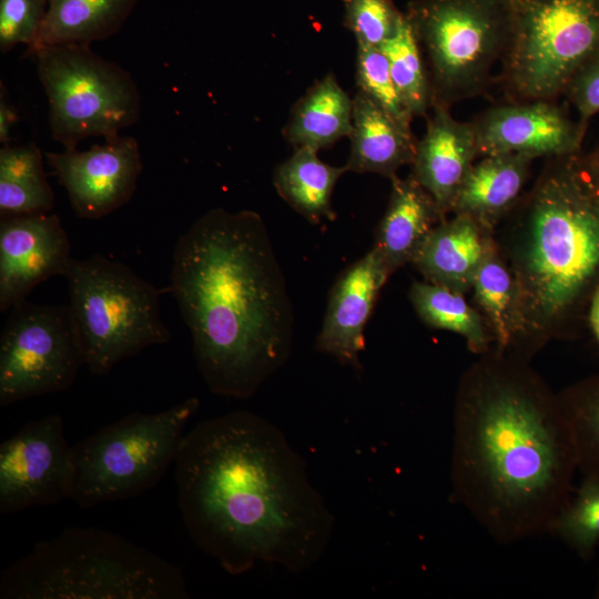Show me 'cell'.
I'll list each match as a JSON object with an SVG mask.
<instances>
[{"label":"cell","instance_id":"1","mask_svg":"<svg viewBox=\"0 0 599 599\" xmlns=\"http://www.w3.org/2000/svg\"><path fill=\"white\" fill-rule=\"evenodd\" d=\"M174 467L184 526L226 572L276 565L297 573L326 552L334 515L305 460L264 417L233 410L197 423Z\"/></svg>","mask_w":599,"mask_h":599},{"label":"cell","instance_id":"2","mask_svg":"<svg viewBox=\"0 0 599 599\" xmlns=\"http://www.w3.org/2000/svg\"><path fill=\"white\" fill-rule=\"evenodd\" d=\"M453 425L454 500L499 544L549 532L578 470L559 397L522 367L488 359L463 382Z\"/></svg>","mask_w":599,"mask_h":599},{"label":"cell","instance_id":"3","mask_svg":"<svg viewBox=\"0 0 599 599\" xmlns=\"http://www.w3.org/2000/svg\"><path fill=\"white\" fill-rule=\"evenodd\" d=\"M170 278L207 388L252 397L287 362L294 328L262 217L248 210L207 211L176 241Z\"/></svg>","mask_w":599,"mask_h":599},{"label":"cell","instance_id":"4","mask_svg":"<svg viewBox=\"0 0 599 599\" xmlns=\"http://www.w3.org/2000/svg\"><path fill=\"white\" fill-rule=\"evenodd\" d=\"M520 334L573 329L599 288V184L577 153L550 158L511 245Z\"/></svg>","mask_w":599,"mask_h":599},{"label":"cell","instance_id":"5","mask_svg":"<svg viewBox=\"0 0 599 599\" xmlns=\"http://www.w3.org/2000/svg\"><path fill=\"white\" fill-rule=\"evenodd\" d=\"M176 566L125 537L68 527L0 577V599H187Z\"/></svg>","mask_w":599,"mask_h":599},{"label":"cell","instance_id":"6","mask_svg":"<svg viewBox=\"0 0 599 599\" xmlns=\"http://www.w3.org/2000/svg\"><path fill=\"white\" fill-rule=\"evenodd\" d=\"M62 276L92 374L105 375L146 347L170 342L159 291L124 264L100 254L71 258Z\"/></svg>","mask_w":599,"mask_h":599},{"label":"cell","instance_id":"7","mask_svg":"<svg viewBox=\"0 0 599 599\" xmlns=\"http://www.w3.org/2000/svg\"><path fill=\"white\" fill-rule=\"evenodd\" d=\"M199 408L200 400L189 397L158 413L134 412L74 444L71 499L89 508L154 487L175 463Z\"/></svg>","mask_w":599,"mask_h":599},{"label":"cell","instance_id":"8","mask_svg":"<svg viewBox=\"0 0 599 599\" xmlns=\"http://www.w3.org/2000/svg\"><path fill=\"white\" fill-rule=\"evenodd\" d=\"M405 14L426 62L432 106L484 91L509 42V0H412Z\"/></svg>","mask_w":599,"mask_h":599},{"label":"cell","instance_id":"9","mask_svg":"<svg viewBox=\"0 0 599 599\" xmlns=\"http://www.w3.org/2000/svg\"><path fill=\"white\" fill-rule=\"evenodd\" d=\"M502 57L515 102L554 101L599 51V0H518Z\"/></svg>","mask_w":599,"mask_h":599},{"label":"cell","instance_id":"10","mask_svg":"<svg viewBox=\"0 0 599 599\" xmlns=\"http://www.w3.org/2000/svg\"><path fill=\"white\" fill-rule=\"evenodd\" d=\"M32 57L48 98L51 135L64 149L90 136H116L138 122L136 83L118 63L83 45L45 47Z\"/></svg>","mask_w":599,"mask_h":599},{"label":"cell","instance_id":"11","mask_svg":"<svg viewBox=\"0 0 599 599\" xmlns=\"http://www.w3.org/2000/svg\"><path fill=\"white\" fill-rule=\"evenodd\" d=\"M85 365L70 305L23 300L0 336V406L68 389Z\"/></svg>","mask_w":599,"mask_h":599},{"label":"cell","instance_id":"12","mask_svg":"<svg viewBox=\"0 0 599 599\" xmlns=\"http://www.w3.org/2000/svg\"><path fill=\"white\" fill-rule=\"evenodd\" d=\"M73 484V445L60 415L30 420L1 443V515L71 498Z\"/></svg>","mask_w":599,"mask_h":599},{"label":"cell","instance_id":"13","mask_svg":"<svg viewBox=\"0 0 599 599\" xmlns=\"http://www.w3.org/2000/svg\"><path fill=\"white\" fill-rule=\"evenodd\" d=\"M47 160L80 219L97 220L128 203L142 171L138 141L120 134L87 151L48 152Z\"/></svg>","mask_w":599,"mask_h":599},{"label":"cell","instance_id":"14","mask_svg":"<svg viewBox=\"0 0 599 599\" xmlns=\"http://www.w3.org/2000/svg\"><path fill=\"white\" fill-rule=\"evenodd\" d=\"M478 156L525 154L532 159L577 153L583 125L552 101H520L493 106L473 122Z\"/></svg>","mask_w":599,"mask_h":599},{"label":"cell","instance_id":"15","mask_svg":"<svg viewBox=\"0 0 599 599\" xmlns=\"http://www.w3.org/2000/svg\"><path fill=\"white\" fill-rule=\"evenodd\" d=\"M70 241L57 214L0 220V311L7 312L53 275H63Z\"/></svg>","mask_w":599,"mask_h":599},{"label":"cell","instance_id":"16","mask_svg":"<svg viewBox=\"0 0 599 599\" xmlns=\"http://www.w3.org/2000/svg\"><path fill=\"white\" fill-rule=\"evenodd\" d=\"M390 273L373 247L339 275L331 291L316 338L318 352L335 357L342 365L362 368L359 354L364 349V328Z\"/></svg>","mask_w":599,"mask_h":599},{"label":"cell","instance_id":"17","mask_svg":"<svg viewBox=\"0 0 599 599\" xmlns=\"http://www.w3.org/2000/svg\"><path fill=\"white\" fill-rule=\"evenodd\" d=\"M424 136L416 144L412 176L432 195L441 214L478 156L473 122H460L449 106L435 104Z\"/></svg>","mask_w":599,"mask_h":599},{"label":"cell","instance_id":"18","mask_svg":"<svg viewBox=\"0 0 599 599\" xmlns=\"http://www.w3.org/2000/svg\"><path fill=\"white\" fill-rule=\"evenodd\" d=\"M491 240L489 230L473 217L454 214L430 231L412 263L427 282L464 294Z\"/></svg>","mask_w":599,"mask_h":599},{"label":"cell","instance_id":"19","mask_svg":"<svg viewBox=\"0 0 599 599\" xmlns=\"http://www.w3.org/2000/svg\"><path fill=\"white\" fill-rule=\"evenodd\" d=\"M348 171L377 173L390 180L398 169L412 164L417 142L407 125L358 91L353 98V123Z\"/></svg>","mask_w":599,"mask_h":599},{"label":"cell","instance_id":"20","mask_svg":"<svg viewBox=\"0 0 599 599\" xmlns=\"http://www.w3.org/2000/svg\"><path fill=\"white\" fill-rule=\"evenodd\" d=\"M534 160L516 153L481 156L466 174L450 212L468 215L490 231L519 200Z\"/></svg>","mask_w":599,"mask_h":599},{"label":"cell","instance_id":"21","mask_svg":"<svg viewBox=\"0 0 599 599\" xmlns=\"http://www.w3.org/2000/svg\"><path fill=\"white\" fill-rule=\"evenodd\" d=\"M443 220L432 195L412 175L407 179L395 176L373 247L393 273L413 262L427 235Z\"/></svg>","mask_w":599,"mask_h":599},{"label":"cell","instance_id":"22","mask_svg":"<svg viewBox=\"0 0 599 599\" xmlns=\"http://www.w3.org/2000/svg\"><path fill=\"white\" fill-rule=\"evenodd\" d=\"M139 0H47L37 40L27 55L45 47L83 45L106 40L130 17Z\"/></svg>","mask_w":599,"mask_h":599},{"label":"cell","instance_id":"23","mask_svg":"<svg viewBox=\"0 0 599 599\" xmlns=\"http://www.w3.org/2000/svg\"><path fill=\"white\" fill-rule=\"evenodd\" d=\"M352 123L353 99L327 74L296 102L283 135L295 148L318 151L349 136Z\"/></svg>","mask_w":599,"mask_h":599},{"label":"cell","instance_id":"24","mask_svg":"<svg viewBox=\"0 0 599 599\" xmlns=\"http://www.w3.org/2000/svg\"><path fill=\"white\" fill-rule=\"evenodd\" d=\"M343 167L323 162L317 150L295 148L291 158L281 163L274 172V185L280 196L296 212L312 223L322 219L334 220L332 193L338 179L347 172Z\"/></svg>","mask_w":599,"mask_h":599},{"label":"cell","instance_id":"25","mask_svg":"<svg viewBox=\"0 0 599 599\" xmlns=\"http://www.w3.org/2000/svg\"><path fill=\"white\" fill-rule=\"evenodd\" d=\"M54 195L43 169L42 154L33 143L4 144L0 149V216L49 213Z\"/></svg>","mask_w":599,"mask_h":599},{"label":"cell","instance_id":"26","mask_svg":"<svg viewBox=\"0 0 599 599\" xmlns=\"http://www.w3.org/2000/svg\"><path fill=\"white\" fill-rule=\"evenodd\" d=\"M474 298L501 351L520 334L518 295L514 274L491 240L475 273Z\"/></svg>","mask_w":599,"mask_h":599},{"label":"cell","instance_id":"27","mask_svg":"<svg viewBox=\"0 0 599 599\" xmlns=\"http://www.w3.org/2000/svg\"><path fill=\"white\" fill-rule=\"evenodd\" d=\"M409 298L419 317L429 326L463 336L475 353L488 351L493 336L478 311L461 293L429 283L415 282Z\"/></svg>","mask_w":599,"mask_h":599},{"label":"cell","instance_id":"28","mask_svg":"<svg viewBox=\"0 0 599 599\" xmlns=\"http://www.w3.org/2000/svg\"><path fill=\"white\" fill-rule=\"evenodd\" d=\"M385 53L399 95L413 114L432 108V88L426 62L414 29L402 12L394 33L379 47Z\"/></svg>","mask_w":599,"mask_h":599},{"label":"cell","instance_id":"29","mask_svg":"<svg viewBox=\"0 0 599 599\" xmlns=\"http://www.w3.org/2000/svg\"><path fill=\"white\" fill-rule=\"evenodd\" d=\"M559 400L571 432L578 470L599 479V375L575 384Z\"/></svg>","mask_w":599,"mask_h":599},{"label":"cell","instance_id":"30","mask_svg":"<svg viewBox=\"0 0 599 599\" xmlns=\"http://www.w3.org/2000/svg\"><path fill=\"white\" fill-rule=\"evenodd\" d=\"M549 531L556 534L582 560H591L599 545L598 478L582 477Z\"/></svg>","mask_w":599,"mask_h":599},{"label":"cell","instance_id":"31","mask_svg":"<svg viewBox=\"0 0 599 599\" xmlns=\"http://www.w3.org/2000/svg\"><path fill=\"white\" fill-rule=\"evenodd\" d=\"M356 81L358 91L369 97L398 121L410 125L413 114L404 104L380 48L357 44Z\"/></svg>","mask_w":599,"mask_h":599},{"label":"cell","instance_id":"32","mask_svg":"<svg viewBox=\"0 0 599 599\" xmlns=\"http://www.w3.org/2000/svg\"><path fill=\"white\" fill-rule=\"evenodd\" d=\"M344 23L357 44L379 48L395 31L402 11L390 0H342Z\"/></svg>","mask_w":599,"mask_h":599},{"label":"cell","instance_id":"33","mask_svg":"<svg viewBox=\"0 0 599 599\" xmlns=\"http://www.w3.org/2000/svg\"><path fill=\"white\" fill-rule=\"evenodd\" d=\"M47 11V0H0V50L23 43L32 48Z\"/></svg>","mask_w":599,"mask_h":599},{"label":"cell","instance_id":"34","mask_svg":"<svg viewBox=\"0 0 599 599\" xmlns=\"http://www.w3.org/2000/svg\"><path fill=\"white\" fill-rule=\"evenodd\" d=\"M565 92L569 93L581 124L599 112V51L580 68Z\"/></svg>","mask_w":599,"mask_h":599},{"label":"cell","instance_id":"35","mask_svg":"<svg viewBox=\"0 0 599 599\" xmlns=\"http://www.w3.org/2000/svg\"><path fill=\"white\" fill-rule=\"evenodd\" d=\"M17 110L10 102L4 85H0V141L2 145L9 144L11 129L17 122Z\"/></svg>","mask_w":599,"mask_h":599},{"label":"cell","instance_id":"36","mask_svg":"<svg viewBox=\"0 0 599 599\" xmlns=\"http://www.w3.org/2000/svg\"><path fill=\"white\" fill-rule=\"evenodd\" d=\"M588 322L599 342V288L595 293L588 312Z\"/></svg>","mask_w":599,"mask_h":599},{"label":"cell","instance_id":"37","mask_svg":"<svg viewBox=\"0 0 599 599\" xmlns=\"http://www.w3.org/2000/svg\"><path fill=\"white\" fill-rule=\"evenodd\" d=\"M589 169L599 184V149L589 158H587Z\"/></svg>","mask_w":599,"mask_h":599},{"label":"cell","instance_id":"38","mask_svg":"<svg viewBox=\"0 0 599 599\" xmlns=\"http://www.w3.org/2000/svg\"><path fill=\"white\" fill-rule=\"evenodd\" d=\"M595 597L599 598V573H598V579H597L596 589H595Z\"/></svg>","mask_w":599,"mask_h":599},{"label":"cell","instance_id":"39","mask_svg":"<svg viewBox=\"0 0 599 599\" xmlns=\"http://www.w3.org/2000/svg\"><path fill=\"white\" fill-rule=\"evenodd\" d=\"M510 2H515V1H518V0H509Z\"/></svg>","mask_w":599,"mask_h":599}]
</instances>
